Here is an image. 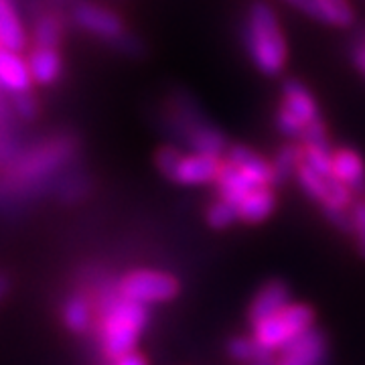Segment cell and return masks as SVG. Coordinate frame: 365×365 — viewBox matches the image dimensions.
<instances>
[{
	"label": "cell",
	"mask_w": 365,
	"mask_h": 365,
	"mask_svg": "<svg viewBox=\"0 0 365 365\" xmlns=\"http://www.w3.org/2000/svg\"><path fill=\"white\" fill-rule=\"evenodd\" d=\"M290 304V290L280 280H270L268 284L260 288L256 299L252 300L248 311V319L252 327L260 325L266 319H270L280 311H284Z\"/></svg>",
	"instance_id": "obj_9"
},
{
	"label": "cell",
	"mask_w": 365,
	"mask_h": 365,
	"mask_svg": "<svg viewBox=\"0 0 365 365\" xmlns=\"http://www.w3.org/2000/svg\"><path fill=\"white\" fill-rule=\"evenodd\" d=\"M26 61H29L33 81L39 86H53L61 78L63 59L59 55V49H55V47H33Z\"/></svg>",
	"instance_id": "obj_15"
},
{
	"label": "cell",
	"mask_w": 365,
	"mask_h": 365,
	"mask_svg": "<svg viewBox=\"0 0 365 365\" xmlns=\"http://www.w3.org/2000/svg\"><path fill=\"white\" fill-rule=\"evenodd\" d=\"M150 321L148 307L124 299L118 287L100 297V339L104 353L116 361L136 349L143 331Z\"/></svg>",
	"instance_id": "obj_2"
},
{
	"label": "cell",
	"mask_w": 365,
	"mask_h": 365,
	"mask_svg": "<svg viewBox=\"0 0 365 365\" xmlns=\"http://www.w3.org/2000/svg\"><path fill=\"white\" fill-rule=\"evenodd\" d=\"M63 35V25L57 14H41L35 21L33 39L35 47H55L59 49V41Z\"/></svg>",
	"instance_id": "obj_19"
},
{
	"label": "cell",
	"mask_w": 365,
	"mask_h": 365,
	"mask_svg": "<svg viewBox=\"0 0 365 365\" xmlns=\"http://www.w3.org/2000/svg\"><path fill=\"white\" fill-rule=\"evenodd\" d=\"M223 158L213 157V155H182L181 163L177 167V173L173 181L187 187H199V185H209L217 181V175L222 170Z\"/></svg>",
	"instance_id": "obj_8"
},
{
	"label": "cell",
	"mask_w": 365,
	"mask_h": 365,
	"mask_svg": "<svg viewBox=\"0 0 365 365\" xmlns=\"http://www.w3.org/2000/svg\"><path fill=\"white\" fill-rule=\"evenodd\" d=\"M0 47L16 53L25 51L26 47L25 26L11 0H0Z\"/></svg>",
	"instance_id": "obj_16"
},
{
	"label": "cell",
	"mask_w": 365,
	"mask_h": 365,
	"mask_svg": "<svg viewBox=\"0 0 365 365\" xmlns=\"http://www.w3.org/2000/svg\"><path fill=\"white\" fill-rule=\"evenodd\" d=\"M112 47H116L118 51L124 53V55H130V57H138L144 49L140 39H138V37H134V35H130V33H126V35H124L120 41H116Z\"/></svg>",
	"instance_id": "obj_30"
},
{
	"label": "cell",
	"mask_w": 365,
	"mask_h": 365,
	"mask_svg": "<svg viewBox=\"0 0 365 365\" xmlns=\"http://www.w3.org/2000/svg\"><path fill=\"white\" fill-rule=\"evenodd\" d=\"M353 215V235L357 240V250L365 258V195L357 197L351 207Z\"/></svg>",
	"instance_id": "obj_27"
},
{
	"label": "cell",
	"mask_w": 365,
	"mask_h": 365,
	"mask_svg": "<svg viewBox=\"0 0 365 365\" xmlns=\"http://www.w3.org/2000/svg\"><path fill=\"white\" fill-rule=\"evenodd\" d=\"M227 353H230V357H234L235 361L246 365L252 364L258 357L272 355V353L264 351L254 337H234V339H230L227 341Z\"/></svg>",
	"instance_id": "obj_23"
},
{
	"label": "cell",
	"mask_w": 365,
	"mask_h": 365,
	"mask_svg": "<svg viewBox=\"0 0 365 365\" xmlns=\"http://www.w3.org/2000/svg\"><path fill=\"white\" fill-rule=\"evenodd\" d=\"M280 106L287 108L288 112L297 118L304 128L321 120V116H319V106H317L314 96L309 91V88L304 83H300L299 79H288V81H284Z\"/></svg>",
	"instance_id": "obj_10"
},
{
	"label": "cell",
	"mask_w": 365,
	"mask_h": 365,
	"mask_svg": "<svg viewBox=\"0 0 365 365\" xmlns=\"http://www.w3.org/2000/svg\"><path fill=\"white\" fill-rule=\"evenodd\" d=\"M323 215L327 217V222L331 223L333 227H337L343 234H353V215L349 209L339 207H325Z\"/></svg>",
	"instance_id": "obj_28"
},
{
	"label": "cell",
	"mask_w": 365,
	"mask_h": 365,
	"mask_svg": "<svg viewBox=\"0 0 365 365\" xmlns=\"http://www.w3.org/2000/svg\"><path fill=\"white\" fill-rule=\"evenodd\" d=\"M13 106H14V110H16V114H21V116L26 118V120H31V118L37 116V110H39V104H37V100L31 96V91H25V93H14Z\"/></svg>",
	"instance_id": "obj_29"
},
{
	"label": "cell",
	"mask_w": 365,
	"mask_h": 365,
	"mask_svg": "<svg viewBox=\"0 0 365 365\" xmlns=\"http://www.w3.org/2000/svg\"><path fill=\"white\" fill-rule=\"evenodd\" d=\"M182 153H179V148H175V146H165V148H160L157 153V167L158 170L173 181V177H175V173H177V167H179V163H181Z\"/></svg>",
	"instance_id": "obj_26"
},
{
	"label": "cell",
	"mask_w": 365,
	"mask_h": 365,
	"mask_svg": "<svg viewBox=\"0 0 365 365\" xmlns=\"http://www.w3.org/2000/svg\"><path fill=\"white\" fill-rule=\"evenodd\" d=\"M274 207H276V195L272 187H262L252 191L237 205V211H240V220L244 223H260L272 215Z\"/></svg>",
	"instance_id": "obj_17"
},
{
	"label": "cell",
	"mask_w": 365,
	"mask_h": 365,
	"mask_svg": "<svg viewBox=\"0 0 365 365\" xmlns=\"http://www.w3.org/2000/svg\"><path fill=\"white\" fill-rule=\"evenodd\" d=\"M71 19L83 33L104 41V43H110V45H114L116 41H120L128 33L124 19L116 11L108 9L104 4L91 2V0L76 2L73 11H71Z\"/></svg>",
	"instance_id": "obj_5"
},
{
	"label": "cell",
	"mask_w": 365,
	"mask_h": 365,
	"mask_svg": "<svg viewBox=\"0 0 365 365\" xmlns=\"http://www.w3.org/2000/svg\"><path fill=\"white\" fill-rule=\"evenodd\" d=\"M248 365H276V359H274L272 355H268V357H258V359H254Z\"/></svg>",
	"instance_id": "obj_34"
},
{
	"label": "cell",
	"mask_w": 365,
	"mask_h": 365,
	"mask_svg": "<svg viewBox=\"0 0 365 365\" xmlns=\"http://www.w3.org/2000/svg\"><path fill=\"white\" fill-rule=\"evenodd\" d=\"M353 63L365 73V41L355 43V47H353Z\"/></svg>",
	"instance_id": "obj_32"
},
{
	"label": "cell",
	"mask_w": 365,
	"mask_h": 365,
	"mask_svg": "<svg viewBox=\"0 0 365 365\" xmlns=\"http://www.w3.org/2000/svg\"><path fill=\"white\" fill-rule=\"evenodd\" d=\"M276 128L292 140H300L304 134V126L282 106H278V110H276Z\"/></svg>",
	"instance_id": "obj_25"
},
{
	"label": "cell",
	"mask_w": 365,
	"mask_h": 365,
	"mask_svg": "<svg viewBox=\"0 0 365 365\" xmlns=\"http://www.w3.org/2000/svg\"><path fill=\"white\" fill-rule=\"evenodd\" d=\"M215 187L220 191V199H225V201H230L234 205H240L252 191L262 189L250 177H246L237 167H234L232 163H227L225 158H223L222 170L217 175Z\"/></svg>",
	"instance_id": "obj_14"
},
{
	"label": "cell",
	"mask_w": 365,
	"mask_h": 365,
	"mask_svg": "<svg viewBox=\"0 0 365 365\" xmlns=\"http://www.w3.org/2000/svg\"><path fill=\"white\" fill-rule=\"evenodd\" d=\"M314 311L309 304L290 302L284 311L254 327V339L266 353H280L288 343L313 329Z\"/></svg>",
	"instance_id": "obj_3"
},
{
	"label": "cell",
	"mask_w": 365,
	"mask_h": 365,
	"mask_svg": "<svg viewBox=\"0 0 365 365\" xmlns=\"http://www.w3.org/2000/svg\"><path fill=\"white\" fill-rule=\"evenodd\" d=\"M288 6H292L294 11L307 14L309 19L321 21V9H319V0H282Z\"/></svg>",
	"instance_id": "obj_31"
},
{
	"label": "cell",
	"mask_w": 365,
	"mask_h": 365,
	"mask_svg": "<svg viewBox=\"0 0 365 365\" xmlns=\"http://www.w3.org/2000/svg\"><path fill=\"white\" fill-rule=\"evenodd\" d=\"M63 321L73 333H83L91 325V309L90 302L83 297H73L66 302L63 309Z\"/></svg>",
	"instance_id": "obj_21"
},
{
	"label": "cell",
	"mask_w": 365,
	"mask_h": 365,
	"mask_svg": "<svg viewBox=\"0 0 365 365\" xmlns=\"http://www.w3.org/2000/svg\"><path fill=\"white\" fill-rule=\"evenodd\" d=\"M0 49H2V47H0Z\"/></svg>",
	"instance_id": "obj_36"
},
{
	"label": "cell",
	"mask_w": 365,
	"mask_h": 365,
	"mask_svg": "<svg viewBox=\"0 0 365 365\" xmlns=\"http://www.w3.org/2000/svg\"><path fill=\"white\" fill-rule=\"evenodd\" d=\"M321 23L331 26L347 29L355 23V11L349 0H319Z\"/></svg>",
	"instance_id": "obj_20"
},
{
	"label": "cell",
	"mask_w": 365,
	"mask_h": 365,
	"mask_svg": "<svg viewBox=\"0 0 365 365\" xmlns=\"http://www.w3.org/2000/svg\"><path fill=\"white\" fill-rule=\"evenodd\" d=\"M244 47L262 76H280L288 61V45L278 13L266 0L252 2L244 21Z\"/></svg>",
	"instance_id": "obj_1"
},
{
	"label": "cell",
	"mask_w": 365,
	"mask_h": 365,
	"mask_svg": "<svg viewBox=\"0 0 365 365\" xmlns=\"http://www.w3.org/2000/svg\"><path fill=\"white\" fill-rule=\"evenodd\" d=\"M297 181H299L300 189L311 197L313 201H317L321 207H339L349 209L355 203V195L353 191L341 182L335 177H327L317 173L311 167L302 165L297 173Z\"/></svg>",
	"instance_id": "obj_6"
},
{
	"label": "cell",
	"mask_w": 365,
	"mask_h": 365,
	"mask_svg": "<svg viewBox=\"0 0 365 365\" xmlns=\"http://www.w3.org/2000/svg\"><path fill=\"white\" fill-rule=\"evenodd\" d=\"M333 177L345 182L355 197L365 195V165L351 148H337L333 155Z\"/></svg>",
	"instance_id": "obj_12"
},
{
	"label": "cell",
	"mask_w": 365,
	"mask_h": 365,
	"mask_svg": "<svg viewBox=\"0 0 365 365\" xmlns=\"http://www.w3.org/2000/svg\"><path fill=\"white\" fill-rule=\"evenodd\" d=\"M240 220V211L237 205L225 201V199H217L215 203H211L207 209V223L215 230H225L230 225H234Z\"/></svg>",
	"instance_id": "obj_24"
},
{
	"label": "cell",
	"mask_w": 365,
	"mask_h": 365,
	"mask_svg": "<svg viewBox=\"0 0 365 365\" xmlns=\"http://www.w3.org/2000/svg\"><path fill=\"white\" fill-rule=\"evenodd\" d=\"M4 290H6V280H4V278L0 276V297L4 294Z\"/></svg>",
	"instance_id": "obj_35"
},
{
	"label": "cell",
	"mask_w": 365,
	"mask_h": 365,
	"mask_svg": "<svg viewBox=\"0 0 365 365\" xmlns=\"http://www.w3.org/2000/svg\"><path fill=\"white\" fill-rule=\"evenodd\" d=\"M114 365H148L146 361V357L140 355V353H130V355H126V357H120L114 361Z\"/></svg>",
	"instance_id": "obj_33"
},
{
	"label": "cell",
	"mask_w": 365,
	"mask_h": 365,
	"mask_svg": "<svg viewBox=\"0 0 365 365\" xmlns=\"http://www.w3.org/2000/svg\"><path fill=\"white\" fill-rule=\"evenodd\" d=\"M302 165H304V146L297 143L284 144L272 160V187L297 177Z\"/></svg>",
	"instance_id": "obj_18"
},
{
	"label": "cell",
	"mask_w": 365,
	"mask_h": 365,
	"mask_svg": "<svg viewBox=\"0 0 365 365\" xmlns=\"http://www.w3.org/2000/svg\"><path fill=\"white\" fill-rule=\"evenodd\" d=\"M179 280L173 274L160 270H132L118 282V290L124 299L146 307L169 302L179 294Z\"/></svg>",
	"instance_id": "obj_4"
},
{
	"label": "cell",
	"mask_w": 365,
	"mask_h": 365,
	"mask_svg": "<svg viewBox=\"0 0 365 365\" xmlns=\"http://www.w3.org/2000/svg\"><path fill=\"white\" fill-rule=\"evenodd\" d=\"M327 359V337L317 327L288 343L276 365H323Z\"/></svg>",
	"instance_id": "obj_7"
},
{
	"label": "cell",
	"mask_w": 365,
	"mask_h": 365,
	"mask_svg": "<svg viewBox=\"0 0 365 365\" xmlns=\"http://www.w3.org/2000/svg\"><path fill=\"white\" fill-rule=\"evenodd\" d=\"M333 155H335V150L331 148V144H307L304 146V165L321 175L333 177Z\"/></svg>",
	"instance_id": "obj_22"
},
{
	"label": "cell",
	"mask_w": 365,
	"mask_h": 365,
	"mask_svg": "<svg viewBox=\"0 0 365 365\" xmlns=\"http://www.w3.org/2000/svg\"><path fill=\"white\" fill-rule=\"evenodd\" d=\"M225 160L242 170L246 177L256 182L258 187H272V163L254 153L244 144H234L227 148Z\"/></svg>",
	"instance_id": "obj_11"
},
{
	"label": "cell",
	"mask_w": 365,
	"mask_h": 365,
	"mask_svg": "<svg viewBox=\"0 0 365 365\" xmlns=\"http://www.w3.org/2000/svg\"><path fill=\"white\" fill-rule=\"evenodd\" d=\"M31 86L33 76L29 61L21 57V53L0 49V88L13 93H25L31 91Z\"/></svg>",
	"instance_id": "obj_13"
}]
</instances>
